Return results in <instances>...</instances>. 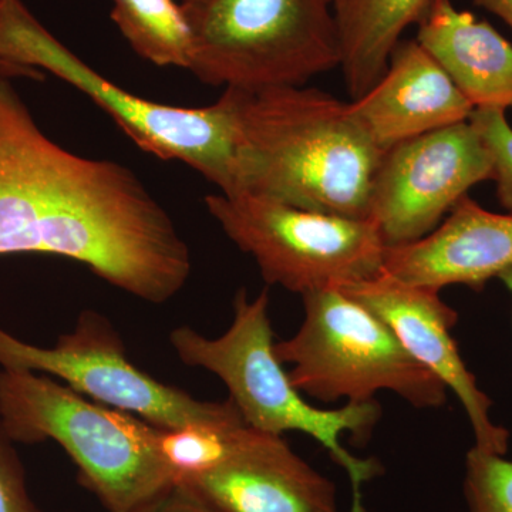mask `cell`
<instances>
[{"mask_svg":"<svg viewBox=\"0 0 512 512\" xmlns=\"http://www.w3.org/2000/svg\"><path fill=\"white\" fill-rule=\"evenodd\" d=\"M12 79L0 72V255L63 256L143 301H170L192 266L170 215L130 168L50 140Z\"/></svg>","mask_w":512,"mask_h":512,"instance_id":"1","label":"cell"},{"mask_svg":"<svg viewBox=\"0 0 512 512\" xmlns=\"http://www.w3.org/2000/svg\"><path fill=\"white\" fill-rule=\"evenodd\" d=\"M237 97L242 192L302 210L369 218L384 151L350 103L303 86L237 90Z\"/></svg>","mask_w":512,"mask_h":512,"instance_id":"2","label":"cell"},{"mask_svg":"<svg viewBox=\"0 0 512 512\" xmlns=\"http://www.w3.org/2000/svg\"><path fill=\"white\" fill-rule=\"evenodd\" d=\"M268 306L266 289L255 299L239 289L234 320L224 335L210 339L181 326L170 333L171 346L184 365L201 367L220 377L229 399L252 429L276 436L299 431L318 441L348 474L352 487L349 512H366L363 487L382 476L383 466L377 458L353 456L343 446L342 437L350 434L356 443H366L382 417V407L375 400L322 410L303 399L275 357Z\"/></svg>","mask_w":512,"mask_h":512,"instance_id":"3","label":"cell"},{"mask_svg":"<svg viewBox=\"0 0 512 512\" xmlns=\"http://www.w3.org/2000/svg\"><path fill=\"white\" fill-rule=\"evenodd\" d=\"M0 419L16 444L56 441L109 512H143L175 485L158 448L160 427L42 373L0 370Z\"/></svg>","mask_w":512,"mask_h":512,"instance_id":"4","label":"cell"},{"mask_svg":"<svg viewBox=\"0 0 512 512\" xmlns=\"http://www.w3.org/2000/svg\"><path fill=\"white\" fill-rule=\"evenodd\" d=\"M0 60L55 74L86 94L141 150L181 161L224 195L241 194L237 90L207 107L138 97L104 79L35 18L22 0H0Z\"/></svg>","mask_w":512,"mask_h":512,"instance_id":"5","label":"cell"},{"mask_svg":"<svg viewBox=\"0 0 512 512\" xmlns=\"http://www.w3.org/2000/svg\"><path fill=\"white\" fill-rule=\"evenodd\" d=\"M190 72L200 82L255 93L305 86L340 64L330 0H183Z\"/></svg>","mask_w":512,"mask_h":512,"instance_id":"6","label":"cell"},{"mask_svg":"<svg viewBox=\"0 0 512 512\" xmlns=\"http://www.w3.org/2000/svg\"><path fill=\"white\" fill-rule=\"evenodd\" d=\"M302 301L301 328L274 345L276 359L292 366L296 390L323 403H369L392 392L420 410L446 404L447 387L375 313L339 288L305 293Z\"/></svg>","mask_w":512,"mask_h":512,"instance_id":"7","label":"cell"},{"mask_svg":"<svg viewBox=\"0 0 512 512\" xmlns=\"http://www.w3.org/2000/svg\"><path fill=\"white\" fill-rule=\"evenodd\" d=\"M225 235L251 255L268 285L305 295L375 278L384 245L375 222L322 214L242 192L207 195Z\"/></svg>","mask_w":512,"mask_h":512,"instance_id":"8","label":"cell"},{"mask_svg":"<svg viewBox=\"0 0 512 512\" xmlns=\"http://www.w3.org/2000/svg\"><path fill=\"white\" fill-rule=\"evenodd\" d=\"M0 365L60 377L97 403L137 414L161 429L244 420L231 399L201 402L138 369L110 320L94 311L80 313L72 332L60 336L55 348L29 345L0 329Z\"/></svg>","mask_w":512,"mask_h":512,"instance_id":"9","label":"cell"},{"mask_svg":"<svg viewBox=\"0 0 512 512\" xmlns=\"http://www.w3.org/2000/svg\"><path fill=\"white\" fill-rule=\"evenodd\" d=\"M490 151L470 120L384 151L370 191L369 218L384 245L427 237L474 185L493 181Z\"/></svg>","mask_w":512,"mask_h":512,"instance_id":"10","label":"cell"},{"mask_svg":"<svg viewBox=\"0 0 512 512\" xmlns=\"http://www.w3.org/2000/svg\"><path fill=\"white\" fill-rule=\"evenodd\" d=\"M338 288L382 319L407 352L456 394L473 429L474 446L488 453L507 454L510 433L494 423L493 402L478 387L451 336L457 312L440 298L439 291L406 284L384 271Z\"/></svg>","mask_w":512,"mask_h":512,"instance_id":"11","label":"cell"},{"mask_svg":"<svg viewBox=\"0 0 512 512\" xmlns=\"http://www.w3.org/2000/svg\"><path fill=\"white\" fill-rule=\"evenodd\" d=\"M178 485L221 512H339L336 487L284 437L244 427L224 460Z\"/></svg>","mask_w":512,"mask_h":512,"instance_id":"12","label":"cell"},{"mask_svg":"<svg viewBox=\"0 0 512 512\" xmlns=\"http://www.w3.org/2000/svg\"><path fill=\"white\" fill-rule=\"evenodd\" d=\"M512 266V214H497L461 198L427 237L387 247L383 271L406 284L481 289Z\"/></svg>","mask_w":512,"mask_h":512,"instance_id":"13","label":"cell"},{"mask_svg":"<svg viewBox=\"0 0 512 512\" xmlns=\"http://www.w3.org/2000/svg\"><path fill=\"white\" fill-rule=\"evenodd\" d=\"M350 109L382 151L468 121L474 111L416 39L397 43L382 79L365 96L350 101Z\"/></svg>","mask_w":512,"mask_h":512,"instance_id":"14","label":"cell"},{"mask_svg":"<svg viewBox=\"0 0 512 512\" xmlns=\"http://www.w3.org/2000/svg\"><path fill=\"white\" fill-rule=\"evenodd\" d=\"M416 40L474 110L512 109V45L497 29L451 0H433Z\"/></svg>","mask_w":512,"mask_h":512,"instance_id":"15","label":"cell"},{"mask_svg":"<svg viewBox=\"0 0 512 512\" xmlns=\"http://www.w3.org/2000/svg\"><path fill=\"white\" fill-rule=\"evenodd\" d=\"M433 0H332L340 64L350 99L382 79L404 30L419 23Z\"/></svg>","mask_w":512,"mask_h":512,"instance_id":"16","label":"cell"},{"mask_svg":"<svg viewBox=\"0 0 512 512\" xmlns=\"http://www.w3.org/2000/svg\"><path fill=\"white\" fill-rule=\"evenodd\" d=\"M111 19L138 56L158 67L190 70L191 32L174 0H113Z\"/></svg>","mask_w":512,"mask_h":512,"instance_id":"17","label":"cell"},{"mask_svg":"<svg viewBox=\"0 0 512 512\" xmlns=\"http://www.w3.org/2000/svg\"><path fill=\"white\" fill-rule=\"evenodd\" d=\"M245 426V420H237L220 424H190L180 429L160 427L158 448L175 484L200 476L220 464Z\"/></svg>","mask_w":512,"mask_h":512,"instance_id":"18","label":"cell"},{"mask_svg":"<svg viewBox=\"0 0 512 512\" xmlns=\"http://www.w3.org/2000/svg\"><path fill=\"white\" fill-rule=\"evenodd\" d=\"M464 495L470 512H512V460L471 448L466 457Z\"/></svg>","mask_w":512,"mask_h":512,"instance_id":"19","label":"cell"},{"mask_svg":"<svg viewBox=\"0 0 512 512\" xmlns=\"http://www.w3.org/2000/svg\"><path fill=\"white\" fill-rule=\"evenodd\" d=\"M470 123L483 138L493 161L495 191L501 207L512 214V127L505 111L474 110Z\"/></svg>","mask_w":512,"mask_h":512,"instance_id":"20","label":"cell"},{"mask_svg":"<svg viewBox=\"0 0 512 512\" xmlns=\"http://www.w3.org/2000/svg\"><path fill=\"white\" fill-rule=\"evenodd\" d=\"M0 512H42L26 485L25 467L16 443L0 419Z\"/></svg>","mask_w":512,"mask_h":512,"instance_id":"21","label":"cell"},{"mask_svg":"<svg viewBox=\"0 0 512 512\" xmlns=\"http://www.w3.org/2000/svg\"><path fill=\"white\" fill-rule=\"evenodd\" d=\"M143 512H221L197 493L175 484L157 503Z\"/></svg>","mask_w":512,"mask_h":512,"instance_id":"22","label":"cell"},{"mask_svg":"<svg viewBox=\"0 0 512 512\" xmlns=\"http://www.w3.org/2000/svg\"><path fill=\"white\" fill-rule=\"evenodd\" d=\"M470 2L503 19L512 29V0H470Z\"/></svg>","mask_w":512,"mask_h":512,"instance_id":"23","label":"cell"},{"mask_svg":"<svg viewBox=\"0 0 512 512\" xmlns=\"http://www.w3.org/2000/svg\"><path fill=\"white\" fill-rule=\"evenodd\" d=\"M0 72L8 74L10 77H15V79H18V77L28 79L30 76L28 67L18 66V64L5 62V60H0Z\"/></svg>","mask_w":512,"mask_h":512,"instance_id":"24","label":"cell"},{"mask_svg":"<svg viewBox=\"0 0 512 512\" xmlns=\"http://www.w3.org/2000/svg\"><path fill=\"white\" fill-rule=\"evenodd\" d=\"M497 279H500L501 282L505 285V288L510 291L512 296V266L511 268H508L507 271H504L503 274L498 276Z\"/></svg>","mask_w":512,"mask_h":512,"instance_id":"25","label":"cell"},{"mask_svg":"<svg viewBox=\"0 0 512 512\" xmlns=\"http://www.w3.org/2000/svg\"><path fill=\"white\" fill-rule=\"evenodd\" d=\"M330 3H332V0H330Z\"/></svg>","mask_w":512,"mask_h":512,"instance_id":"26","label":"cell"}]
</instances>
